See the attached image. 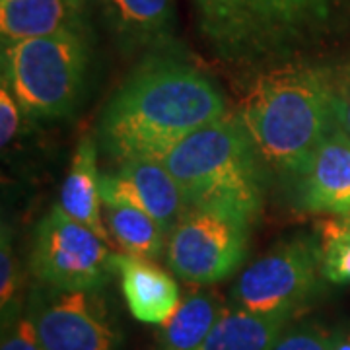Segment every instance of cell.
Returning a JSON list of instances; mask_svg holds the SVG:
<instances>
[{
	"mask_svg": "<svg viewBox=\"0 0 350 350\" xmlns=\"http://www.w3.org/2000/svg\"><path fill=\"white\" fill-rule=\"evenodd\" d=\"M211 76L170 49L148 53L101 111V150L119 165L162 162L183 138L228 115Z\"/></svg>",
	"mask_w": 350,
	"mask_h": 350,
	"instance_id": "cell-1",
	"label": "cell"
},
{
	"mask_svg": "<svg viewBox=\"0 0 350 350\" xmlns=\"http://www.w3.org/2000/svg\"><path fill=\"white\" fill-rule=\"evenodd\" d=\"M347 94L337 66L304 57L259 68L239 98L238 117L261 162L294 175L335 129Z\"/></svg>",
	"mask_w": 350,
	"mask_h": 350,
	"instance_id": "cell-2",
	"label": "cell"
},
{
	"mask_svg": "<svg viewBox=\"0 0 350 350\" xmlns=\"http://www.w3.org/2000/svg\"><path fill=\"white\" fill-rule=\"evenodd\" d=\"M200 38L230 64L300 59L335 31L349 0H189Z\"/></svg>",
	"mask_w": 350,
	"mask_h": 350,
	"instance_id": "cell-3",
	"label": "cell"
},
{
	"mask_svg": "<svg viewBox=\"0 0 350 350\" xmlns=\"http://www.w3.org/2000/svg\"><path fill=\"white\" fill-rule=\"evenodd\" d=\"M187 204L226 206L255 222L262 206V165L238 113L183 138L162 160Z\"/></svg>",
	"mask_w": 350,
	"mask_h": 350,
	"instance_id": "cell-4",
	"label": "cell"
},
{
	"mask_svg": "<svg viewBox=\"0 0 350 350\" xmlns=\"http://www.w3.org/2000/svg\"><path fill=\"white\" fill-rule=\"evenodd\" d=\"M2 82L29 117L61 119L84 90L90 41L86 27L2 43Z\"/></svg>",
	"mask_w": 350,
	"mask_h": 350,
	"instance_id": "cell-5",
	"label": "cell"
},
{
	"mask_svg": "<svg viewBox=\"0 0 350 350\" xmlns=\"http://www.w3.org/2000/svg\"><path fill=\"white\" fill-rule=\"evenodd\" d=\"M253 220L213 204H189L165 245V261L191 286H213L234 275L250 250Z\"/></svg>",
	"mask_w": 350,
	"mask_h": 350,
	"instance_id": "cell-6",
	"label": "cell"
},
{
	"mask_svg": "<svg viewBox=\"0 0 350 350\" xmlns=\"http://www.w3.org/2000/svg\"><path fill=\"white\" fill-rule=\"evenodd\" d=\"M29 267L39 284L59 290H100L115 275L109 243L59 204L38 224Z\"/></svg>",
	"mask_w": 350,
	"mask_h": 350,
	"instance_id": "cell-7",
	"label": "cell"
},
{
	"mask_svg": "<svg viewBox=\"0 0 350 350\" xmlns=\"http://www.w3.org/2000/svg\"><path fill=\"white\" fill-rule=\"evenodd\" d=\"M321 278L317 238L286 239L241 271L232 288V306L255 313L294 315L317 292Z\"/></svg>",
	"mask_w": 350,
	"mask_h": 350,
	"instance_id": "cell-8",
	"label": "cell"
},
{
	"mask_svg": "<svg viewBox=\"0 0 350 350\" xmlns=\"http://www.w3.org/2000/svg\"><path fill=\"white\" fill-rule=\"evenodd\" d=\"M27 315L45 350H119L121 335L100 290L31 292Z\"/></svg>",
	"mask_w": 350,
	"mask_h": 350,
	"instance_id": "cell-9",
	"label": "cell"
},
{
	"mask_svg": "<svg viewBox=\"0 0 350 350\" xmlns=\"http://www.w3.org/2000/svg\"><path fill=\"white\" fill-rule=\"evenodd\" d=\"M294 179L300 211L350 216V135L338 126L315 148Z\"/></svg>",
	"mask_w": 350,
	"mask_h": 350,
	"instance_id": "cell-10",
	"label": "cell"
},
{
	"mask_svg": "<svg viewBox=\"0 0 350 350\" xmlns=\"http://www.w3.org/2000/svg\"><path fill=\"white\" fill-rule=\"evenodd\" d=\"M101 193L135 200L167 234L189 206L172 174L162 162L154 160L125 162L117 172L101 174Z\"/></svg>",
	"mask_w": 350,
	"mask_h": 350,
	"instance_id": "cell-11",
	"label": "cell"
},
{
	"mask_svg": "<svg viewBox=\"0 0 350 350\" xmlns=\"http://www.w3.org/2000/svg\"><path fill=\"white\" fill-rule=\"evenodd\" d=\"M115 275L131 315L146 325H163L181 301V290L175 278L154 259L131 253H113Z\"/></svg>",
	"mask_w": 350,
	"mask_h": 350,
	"instance_id": "cell-12",
	"label": "cell"
},
{
	"mask_svg": "<svg viewBox=\"0 0 350 350\" xmlns=\"http://www.w3.org/2000/svg\"><path fill=\"white\" fill-rule=\"evenodd\" d=\"M113 33L126 49H167L175 27L174 0H100Z\"/></svg>",
	"mask_w": 350,
	"mask_h": 350,
	"instance_id": "cell-13",
	"label": "cell"
},
{
	"mask_svg": "<svg viewBox=\"0 0 350 350\" xmlns=\"http://www.w3.org/2000/svg\"><path fill=\"white\" fill-rule=\"evenodd\" d=\"M84 4L86 0H0L2 43L86 27L82 22Z\"/></svg>",
	"mask_w": 350,
	"mask_h": 350,
	"instance_id": "cell-14",
	"label": "cell"
},
{
	"mask_svg": "<svg viewBox=\"0 0 350 350\" xmlns=\"http://www.w3.org/2000/svg\"><path fill=\"white\" fill-rule=\"evenodd\" d=\"M64 213L76 222L90 228L103 241L113 243L107 226L101 216V174L98 167V144L86 135L76 146L70 170L61 187V199L57 202Z\"/></svg>",
	"mask_w": 350,
	"mask_h": 350,
	"instance_id": "cell-15",
	"label": "cell"
},
{
	"mask_svg": "<svg viewBox=\"0 0 350 350\" xmlns=\"http://www.w3.org/2000/svg\"><path fill=\"white\" fill-rule=\"evenodd\" d=\"M226 308L224 298L213 288H191L174 315L160 325L158 350H199Z\"/></svg>",
	"mask_w": 350,
	"mask_h": 350,
	"instance_id": "cell-16",
	"label": "cell"
},
{
	"mask_svg": "<svg viewBox=\"0 0 350 350\" xmlns=\"http://www.w3.org/2000/svg\"><path fill=\"white\" fill-rule=\"evenodd\" d=\"M105 226L121 250L131 255L158 259L165 253L170 234L135 200L123 195L101 193Z\"/></svg>",
	"mask_w": 350,
	"mask_h": 350,
	"instance_id": "cell-17",
	"label": "cell"
},
{
	"mask_svg": "<svg viewBox=\"0 0 350 350\" xmlns=\"http://www.w3.org/2000/svg\"><path fill=\"white\" fill-rule=\"evenodd\" d=\"M290 317L288 313H255L228 306L199 350H271Z\"/></svg>",
	"mask_w": 350,
	"mask_h": 350,
	"instance_id": "cell-18",
	"label": "cell"
},
{
	"mask_svg": "<svg viewBox=\"0 0 350 350\" xmlns=\"http://www.w3.org/2000/svg\"><path fill=\"white\" fill-rule=\"evenodd\" d=\"M321 273L331 284H350V216H329L317 224Z\"/></svg>",
	"mask_w": 350,
	"mask_h": 350,
	"instance_id": "cell-19",
	"label": "cell"
},
{
	"mask_svg": "<svg viewBox=\"0 0 350 350\" xmlns=\"http://www.w3.org/2000/svg\"><path fill=\"white\" fill-rule=\"evenodd\" d=\"M342 338L340 331L317 323L286 327L271 350H335Z\"/></svg>",
	"mask_w": 350,
	"mask_h": 350,
	"instance_id": "cell-20",
	"label": "cell"
},
{
	"mask_svg": "<svg viewBox=\"0 0 350 350\" xmlns=\"http://www.w3.org/2000/svg\"><path fill=\"white\" fill-rule=\"evenodd\" d=\"M0 350H45L39 342L29 315L22 310V304L12 308L10 312L2 313Z\"/></svg>",
	"mask_w": 350,
	"mask_h": 350,
	"instance_id": "cell-21",
	"label": "cell"
},
{
	"mask_svg": "<svg viewBox=\"0 0 350 350\" xmlns=\"http://www.w3.org/2000/svg\"><path fill=\"white\" fill-rule=\"evenodd\" d=\"M18 267H16V253H14L12 230L8 224H2V238H0V308L2 313L10 312L20 306L16 298L18 294Z\"/></svg>",
	"mask_w": 350,
	"mask_h": 350,
	"instance_id": "cell-22",
	"label": "cell"
},
{
	"mask_svg": "<svg viewBox=\"0 0 350 350\" xmlns=\"http://www.w3.org/2000/svg\"><path fill=\"white\" fill-rule=\"evenodd\" d=\"M24 109L16 101L12 92L2 82L0 88V144L6 148L14 138L18 137Z\"/></svg>",
	"mask_w": 350,
	"mask_h": 350,
	"instance_id": "cell-23",
	"label": "cell"
},
{
	"mask_svg": "<svg viewBox=\"0 0 350 350\" xmlns=\"http://www.w3.org/2000/svg\"><path fill=\"white\" fill-rule=\"evenodd\" d=\"M342 129L350 135V90L345 100V111H342Z\"/></svg>",
	"mask_w": 350,
	"mask_h": 350,
	"instance_id": "cell-24",
	"label": "cell"
},
{
	"mask_svg": "<svg viewBox=\"0 0 350 350\" xmlns=\"http://www.w3.org/2000/svg\"><path fill=\"white\" fill-rule=\"evenodd\" d=\"M335 350H350V333L349 335H342V338L338 340L337 349Z\"/></svg>",
	"mask_w": 350,
	"mask_h": 350,
	"instance_id": "cell-25",
	"label": "cell"
}]
</instances>
